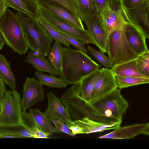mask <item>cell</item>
<instances>
[{"mask_svg":"<svg viewBox=\"0 0 149 149\" xmlns=\"http://www.w3.org/2000/svg\"><path fill=\"white\" fill-rule=\"evenodd\" d=\"M115 79L118 88L121 89L130 86L148 83L149 78L123 77L115 75Z\"/></svg>","mask_w":149,"mask_h":149,"instance_id":"27","label":"cell"},{"mask_svg":"<svg viewBox=\"0 0 149 149\" xmlns=\"http://www.w3.org/2000/svg\"><path fill=\"white\" fill-rule=\"evenodd\" d=\"M140 134L149 135V123H139L121 127L113 131L99 137L98 139H127Z\"/></svg>","mask_w":149,"mask_h":149,"instance_id":"16","label":"cell"},{"mask_svg":"<svg viewBox=\"0 0 149 149\" xmlns=\"http://www.w3.org/2000/svg\"><path fill=\"white\" fill-rule=\"evenodd\" d=\"M0 33L5 43L20 55L26 52L29 48L18 13L7 9L0 19Z\"/></svg>","mask_w":149,"mask_h":149,"instance_id":"3","label":"cell"},{"mask_svg":"<svg viewBox=\"0 0 149 149\" xmlns=\"http://www.w3.org/2000/svg\"><path fill=\"white\" fill-rule=\"evenodd\" d=\"M98 15L84 16L81 20L85 23L93 44L98 47L101 52L106 53L109 36L99 21Z\"/></svg>","mask_w":149,"mask_h":149,"instance_id":"14","label":"cell"},{"mask_svg":"<svg viewBox=\"0 0 149 149\" xmlns=\"http://www.w3.org/2000/svg\"><path fill=\"white\" fill-rule=\"evenodd\" d=\"M106 52L113 65L135 60L139 56L131 48L122 30L115 31L109 35Z\"/></svg>","mask_w":149,"mask_h":149,"instance_id":"5","label":"cell"},{"mask_svg":"<svg viewBox=\"0 0 149 149\" xmlns=\"http://www.w3.org/2000/svg\"><path fill=\"white\" fill-rule=\"evenodd\" d=\"M48 107L44 112L48 118L58 119L70 127L72 125L73 121L61 100L52 92L47 95Z\"/></svg>","mask_w":149,"mask_h":149,"instance_id":"15","label":"cell"},{"mask_svg":"<svg viewBox=\"0 0 149 149\" xmlns=\"http://www.w3.org/2000/svg\"><path fill=\"white\" fill-rule=\"evenodd\" d=\"M61 101L73 121L87 117L96 121L107 123L113 122L93 114L86 106L85 102L78 95L76 84L73 85L62 96Z\"/></svg>","mask_w":149,"mask_h":149,"instance_id":"6","label":"cell"},{"mask_svg":"<svg viewBox=\"0 0 149 149\" xmlns=\"http://www.w3.org/2000/svg\"><path fill=\"white\" fill-rule=\"evenodd\" d=\"M43 55L35 52H28L24 61L42 72L50 73L55 76L60 74V71L56 70Z\"/></svg>","mask_w":149,"mask_h":149,"instance_id":"21","label":"cell"},{"mask_svg":"<svg viewBox=\"0 0 149 149\" xmlns=\"http://www.w3.org/2000/svg\"><path fill=\"white\" fill-rule=\"evenodd\" d=\"M1 104L0 101V114L1 113Z\"/></svg>","mask_w":149,"mask_h":149,"instance_id":"43","label":"cell"},{"mask_svg":"<svg viewBox=\"0 0 149 149\" xmlns=\"http://www.w3.org/2000/svg\"><path fill=\"white\" fill-rule=\"evenodd\" d=\"M38 3L39 6L61 20L76 28L85 29L81 19L76 17L61 4L52 0H38Z\"/></svg>","mask_w":149,"mask_h":149,"instance_id":"11","label":"cell"},{"mask_svg":"<svg viewBox=\"0 0 149 149\" xmlns=\"http://www.w3.org/2000/svg\"><path fill=\"white\" fill-rule=\"evenodd\" d=\"M110 70L115 75L147 78L138 71L135 60L119 64L113 65Z\"/></svg>","mask_w":149,"mask_h":149,"instance_id":"23","label":"cell"},{"mask_svg":"<svg viewBox=\"0 0 149 149\" xmlns=\"http://www.w3.org/2000/svg\"><path fill=\"white\" fill-rule=\"evenodd\" d=\"M122 7L126 10L134 8L147 0H120Z\"/></svg>","mask_w":149,"mask_h":149,"instance_id":"37","label":"cell"},{"mask_svg":"<svg viewBox=\"0 0 149 149\" xmlns=\"http://www.w3.org/2000/svg\"><path fill=\"white\" fill-rule=\"evenodd\" d=\"M135 61L138 72L145 77L149 78V50L139 55Z\"/></svg>","mask_w":149,"mask_h":149,"instance_id":"31","label":"cell"},{"mask_svg":"<svg viewBox=\"0 0 149 149\" xmlns=\"http://www.w3.org/2000/svg\"><path fill=\"white\" fill-rule=\"evenodd\" d=\"M100 65L87 54L78 50L63 47L60 78L68 85L74 84L100 69Z\"/></svg>","mask_w":149,"mask_h":149,"instance_id":"1","label":"cell"},{"mask_svg":"<svg viewBox=\"0 0 149 149\" xmlns=\"http://www.w3.org/2000/svg\"><path fill=\"white\" fill-rule=\"evenodd\" d=\"M59 33L64 39L70 45L71 44L78 50L86 54H90V53L85 48L84 46L85 44L66 34L61 32H59Z\"/></svg>","mask_w":149,"mask_h":149,"instance_id":"35","label":"cell"},{"mask_svg":"<svg viewBox=\"0 0 149 149\" xmlns=\"http://www.w3.org/2000/svg\"><path fill=\"white\" fill-rule=\"evenodd\" d=\"M120 91L116 88L97 99L85 102V104L96 116L113 122H122L128 104L122 96Z\"/></svg>","mask_w":149,"mask_h":149,"instance_id":"2","label":"cell"},{"mask_svg":"<svg viewBox=\"0 0 149 149\" xmlns=\"http://www.w3.org/2000/svg\"><path fill=\"white\" fill-rule=\"evenodd\" d=\"M111 0H94L98 14L109 6Z\"/></svg>","mask_w":149,"mask_h":149,"instance_id":"38","label":"cell"},{"mask_svg":"<svg viewBox=\"0 0 149 149\" xmlns=\"http://www.w3.org/2000/svg\"><path fill=\"white\" fill-rule=\"evenodd\" d=\"M35 74L36 79L42 85L51 87L63 88L68 84L61 79L54 75L44 73L42 72L37 70Z\"/></svg>","mask_w":149,"mask_h":149,"instance_id":"26","label":"cell"},{"mask_svg":"<svg viewBox=\"0 0 149 149\" xmlns=\"http://www.w3.org/2000/svg\"><path fill=\"white\" fill-rule=\"evenodd\" d=\"M0 101L1 105L0 125L22 123L21 100L18 92L15 90L6 91Z\"/></svg>","mask_w":149,"mask_h":149,"instance_id":"7","label":"cell"},{"mask_svg":"<svg viewBox=\"0 0 149 149\" xmlns=\"http://www.w3.org/2000/svg\"><path fill=\"white\" fill-rule=\"evenodd\" d=\"M87 49L96 59L106 68H109L113 65L109 57L106 56L103 53L97 51L90 45L88 46Z\"/></svg>","mask_w":149,"mask_h":149,"instance_id":"33","label":"cell"},{"mask_svg":"<svg viewBox=\"0 0 149 149\" xmlns=\"http://www.w3.org/2000/svg\"><path fill=\"white\" fill-rule=\"evenodd\" d=\"M0 134L20 136L24 138H33L31 131L23 123L18 125H0Z\"/></svg>","mask_w":149,"mask_h":149,"instance_id":"24","label":"cell"},{"mask_svg":"<svg viewBox=\"0 0 149 149\" xmlns=\"http://www.w3.org/2000/svg\"><path fill=\"white\" fill-rule=\"evenodd\" d=\"M6 91L4 82L0 77V100L4 97Z\"/></svg>","mask_w":149,"mask_h":149,"instance_id":"39","label":"cell"},{"mask_svg":"<svg viewBox=\"0 0 149 149\" xmlns=\"http://www.w3.org/2000/svg\"><path fill=\"white\" fill-rule=\"evenodd\" d=\"M100 69L84 78L76 84V92L78 95L85 102L91 100L92 95L96 82L100 74Z\"/></svg>","mask_w":149,"mask_h":149,"instance_id":"19","label":"cell"},{"mask_svg":"<svg viewBox=\"0 0 149 149\" xmlns=\"http://www.w3.org/2000/svg\"><path fill=\"white\" fill-rule=\"evenodd\" d=\"M52 0L62 5L76 17L81 19V15L75 0Z\"/></svg>","mask_w":149,"mask_h":149,"instance_id":"34","label":"cell"},{"mask_svg":"<svg viewBox=\"0 0 149 149\" xmlns=\"http://www.w3.org/2000/svg\"><path fill=\"white\" fill-rule=\"evenodd\" d=\"M122 122L107 123L91 119L87 117L73 121L69 127L73 134H89L109 130H114L120 126Z\"/></svg>","mask_w":149,"mask_h":149,"instance_id":"10","label":"cell"},{"mask_svg":"<svg viewBox=\"0 0 149 149\" xmlns=\"http://www.w3.org/2000/svg\"><path fill=\"white\" fill-rule=\"evenodd\" d=\"M37 20L44 28L52 40L59 42L67 47H70V45L62 36L58 31L39 17H38Z\"/></svg>","mask_w":149,"mask_h":149,"instance_id":"32","label":"cell"},{"mask_svg":"<svg viewBox=\"0 0 149 149\" xmlns=\"http://www.w3.org/2000/svg\"><path fill=\"white\" fill-rule=\"evenodd\" d=\"M48 118L52 123L54 125L56 128L58 130L61 132L67 134L70 136H74L69 127L64 122L57 119Z\"/></svg>","mask_w":149,"mask_h":149,"instance_id":"36","label":"cell"},{"mask_svg":"<svg viewBox=\"0 0 149 149\" xmlns=\"http://www.w3.org/2000/svg\"><path fill=\"white\" fill-rule=\"evenodd\" d=\"M100 70V74L95 84L91 101L97 99L117 88L115 75L110 70L106 68H103Z\"/></svg>","mask_w":149,"mask_h":149,"instance_id":"17","label":"cell"},{"mask_svg":"<svg viewBox=\"0 0 149 149\" xmlns=\"http://www.w3.org/2000/svg\"><path fill=\"white\" fill-rule=\"evenodd\" d=\"M0 77L12 89L15 90L16 80L10 68V63L5 56L0 54Z\"/></svg>","mask_w":149,"mask_h":149,"instance_id":"25","label":"cell"},{"mask_svg":"<svg viewBox=\"0 0 149 149\" xmlns=\"http://www.w3.org/2000/svg\"><path fill=\"white\" fill-rule=\"evenodd\" d=\"M18 13L29 48L45 57L47 56L52 48L53 40L37 20Z\"/></svg>","mask_w":149,"mask_h":149,"instance_id":"4","label":"cell"},{"mask_svg":"<svg viewBox=\"0 0 149 149\" xmlns=\"http://www.w3.org/2000/svg\"><path fill=\"white\" fill-rule=\"evenodd\" d=\"M80 11L81 19L83 17L98 15L94 0H75Z\"/></svg>","mask_w":149,"mask_h":149,"instance_id":"30","label":"cell"},{"mask_svg":"<svg viewBox=\"0 0 149 149\" xmlns=\"http://www.w3.org/2000/svg\"></svg>","mask_w":149,"mask_h":149,"instance_id":"44","label":"cell"},{"mask_svg":"<svg viewBox=\"0 0 149 149\" xmlns=\"http://www.w3.org/2000/svg\"><path fill=\"white\" fill-rule=\"evenodd\" d=\"M5 43V41L0 33V51L2 49Z\"/></svg>","mask_w":149,"mask_h":149,"instance_id":"42","label":"cell"},{"mask_svg":"<svg viewBox=\"0 0 149 149\" xmlns=\"http://www.w3.org/2000/svg\"><path fill=\"white\" fill-rule=\"evenodd\" d=\"M122 11L125 20L149 38V0L136 7L126 10L122 7Z\"/></svg>","mask_w":149,"mask_h":149,"instance_id":"9","label":"cell"},{"mask_svg":"<svg viewBox=\"0 0 149 149\" xmlns=\"http://www.w3.org/2000/svg\"><path fill=\"white\" fill-rule=\"evenodd\" d=\"M29 113L39 129L49 136L54 134L62 132L52 125L49 118L39 109H30Z\"/></svg>","mask_w":149,"mask_h":149,"instance_id":"22","label":"cell"},{"mask_svg":"<svg viewBox=\"0 0 149 149\" xmlns=\"http://www.w3.org/2000/svg\"><path fill=\"white\" fill-rule=\"evenodd\" d=\"M122 30L128 44L136 54L139 56L149 50L146 37L134 26L127 22Z\"/></svg>","mask_w":149,"mask_h":149,"instance_id":"18","label":"cell"},{"mask_svg":"<svg viewBox=\"0 0 149 149\" xmlns=\"http://www.w3.org/2000/svg\"><path fill=\"white\" fill-rule=\"evenodd\" d=\"M22 123L32 133L34 138H50L49 136L40 130L29 113L23 111L22 115Z\"/></svg>","mask_w":149,"mask_h":149,"instance_id":"29","label":"cell"},{"mask_svg":"<svg viewBox=\"0 0 149 149\" xmlns=\"http://www.w3.org/2000/svg\"><path fill=\"white\" fill-rule=\"evenodd\" d=\"M7 8L4 0H0V19L3 17Z\"/></svg>","mask_w":149,"mask_h":149,"instance_id":"40","label":"cell"},{"mask_svg":"<svg viewBox=\"0 0 149 149\" xmlns=\"http://www.w3.org/2000/svg\"><path fill=\"white\" fill-rule=\"evenodd\" d=\"M5 138H24L20 136L9 135L5 134H0V139Z\"/></svg>","mask_w":149,"mask_h":149,"instance_id":"41","label":"cell"},{"mask_svg":"<svg viewBox=\"0 0 149 149\" xmlns=\"http://www.w3.org/2000/svg\"><path fill=\"white\" fill-rule=\"evenodd\" d=\"M98 18L109 36L115 31L122 30L124 25L127 22L123 16L122 8L114 10L109 6L98 13Z\"/></svg>","mask_w":149,"mask_h":149,"instance_id":"13","label":"cell"},{"mask_svg":"<svg viewBox=\"0 0 149 149\" xmlns=\"http://www.w3.org/2000/svg\"><path fill=\"white\" fill-rule=\"evenodd\" d=\"M42 84L34 78L28 77L23 85V95L21 104L23 111L43 100Z\"/></svg>","mask_w":149,"mask_h":149,"instance_id":"12","label":"cell"},{"mask_svg":"<svg viewBox=\"0 0 149 149\" xmlns=\"http://www.w3.org/2000/svg\"><path fill=\"white\" fill-rule=\"evenodd\" d=\"M38 17L58 31L66 34L84 44L94 43L87 30L79 29L70 25L39 6Z\"/></svg>","mask_w":149,"mask_h":149,"instance_id":"8","label":"cell"},{"mask_svg":"<svg viewBox=\"0 0 149 149\" xmlns=\"http://www.w3.org/2000/svg\"><path fill=\"white\" fill-rule=\"evenodd\" d=\"M7 7L12 8L32 19L37 20L39 5L37 0H4Z\"/></svg>","mask_w":149,"mask_h":149,"instance_id":"20","label":"cell"},{"mask_svg":"<svg viewBox=\"0 0 149 149\" xmlns=\"http://www.w3.org/2000/svg\"><path fill=\"white\" fill-rule=\"evenodd\" d=\"M61 44L55 41L51 50L48 55L47 60L56 70L60 71L62 65Z\"/></svg>","mask_w":149,"mask_h":149,"instance_id":"28","label":"cell"}]
</instances>
